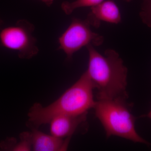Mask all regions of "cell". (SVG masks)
<instances>
[{"mask_svg": "<svg viewBox=\"0 0 151 151\" xmlns=\"http://www.w3.org/2000/svg\"><path fill=\"white\" fill-rule=\"evenodd\" d=\"M40 1L43 2L47 6L49 7L52 4H53L54 0H40Z\"/></svg>", "mask_w": 151, "mask_h": 151, "instance_id": "12", "label": "cell"}, {"mask_svg": "<svg viewBox=\"0 0 151 151\" xmlns=\"http://www.w3.org/2000/svg\"><path fill=\"white\" fill-rule=\"evenodd\" d=\"M94 87L86 71L80 78L50 105L36 103L28 113L29 122L35 128L49 124L52 119L61 115L78 116L88 113L96 103Z\"/></svg>", "mask_w": 151, "mask_h": 151, "instance_id": "2", "label": "cell"}, {"mask_svg": "<svg viewBox=\"0 0 151 151\" xmlns=\"http://www.w3.org/2000/svg\"><path fill=\"white\" fill-rule=\"evenodd\" d=\"M105 0H76L73 2L64 1L61 4L62 10L66 14L70 15L76 9L97 5Z\"/></svg>", "mask_w": 151, "mask_h": 151, "instance_id": "9", "label": "cell"}, {"mask_svg": "<svg viewBox=\"0 0 151 151\" xmlns=\"http://www.w3.org/2000/svg\"><path fill=\"white\" fill-rule=\"evenodd\" d=\"M32 149L35 151H61L67 150L70 138L62 139L47 134L34 127L31 132Z\"/></svg>", "mask_w": 151, "mask_h": 151, "instance_id": "8", "label": "cell"}, {"mask_svg": "<svg viewBox=\"0 0 151 151\" xmlns=\"http://www.w3.org/2000/svg\"><path fill=\"white\" fill-rule=\"evenodd\" d=\"M2 23V20L1 19H0V24H1Z\"/></svg>", "mask_w": 151, "mask_h": 151, "instance_id": "15", "label": "cell"}, {"mask_svg": "<svg viewBox=\"0 0 151 151\" xmlns=\"http://www.w3.org/2000/svg\"><path fill=\"white\" fill-rule=\"evenodd\" d=\"M34 25L26 20H19L15 25L5 28L0 32V41L6 48L17 51L19 58L30 59L39 52L37 40L33 36Z\"/></svg>", "mask_w": 151, "mask_h": 151, "instance_id": "4", "label": "cell"}, {"mask_svg": "<svg viewBox=\"0 0 151 151\" xmlns=\"http://www.w3.org/2000/svg\"><path fill=\"white\" fill-rule=\"evenodd\" d=\"M124 99L96 100L95 115L104 128L106 136H116L147 145L151 144L138 134L135 128L136 118L131 111V105Z\"/></svg>", "mask_w": 151, "mask_h": 151, "instance_id": "3", "label": "cell"}, {"mask_svg": "<svg viewBox=\"0 0 151 151\" xmlns=\"http://www.w3.org/2000/svg\"><path fill=\"white\" fill-rule=\"evenodd\" d=\"M89 63L86 72L97 90V100H127L128 69L119 53L112 49L100 54L92 45L86 46Z\"/></svg>", "mask_w": 151, "mask_h": 151, "instance_id": "1", "label": "cell"}, {"mask_svg": "<svg viewBox=\"0 0 151 151\" xmlns=\"http://www.w3.org/2000/svg\"><path fill=\"white\" fill-rule=\"evenodd\" d=\"M124 1H126L127 2H130L131 1H132V0H124Z\"/></svg>", "mask_w": 151, "mask_h": 151, "instance_id": "14", "label": "cell"}, {"mask_svg": "<svg viewBox=\"0 0 151 151\" xmlns=\"http://www.w3.org/2000/svg\"><path fill=\"white\" fill-rule=\"evenodd\" d=\"M141 117H147V118L151 119V110L147 114L144 115V116H141Z\"/></svg>", "mask_w": 151, "mask_h": 151, "instance_id": "13", "label": "cell"}, {"mask_svg": "<svg viewBox=\"0 0 151 151\" xmlns=\"http://www.w3.org/2000/svg\"><path fill=\"white\" fill-rule=\"evenodd\" d=\"M87 113L78 115H61L52 119L50 134L60 139L70 138L77 129L86 122Z\"/></svg>", "mask_w": 151, "mask_h": 151, "instance_id": "6", "label": "cell"}, {"mask_svg": "<svg viewBox=\"0 0 151 151\" xmlns=\"http://www.w3.org/2000/svg\"><path fill=\"white\" fill-rule=\"evenodd\" d=\"M90 26L86 19H73L67 29L60 37L59 49L64 52L68 59L83 47L89 45L99 46L103 43V37L93 32Z\"/></svg>", "mask_w": 151, "mask_h": 151, "instance_id": "5", "label": "cell"}, {"mask_svg": "<svg viewBox=\"0 0 151 151\" xmlns=\"http://www.w3.org/2000/svg\"><path fill=\"white\" fill-rule=\"evenodd\" d=\"M140 16L143 22L151 28V0H144Z\"/></svg>", "mask_w": 151, "mask_h": 151, "instance_id": "11", "label": "cell"}, {"mask_svg": "<svg viewBox=\"0 0 151 151\" xmlns=\"http://www.w3.org/2000/svg\"><path fill=\"white\" fill-rule=\"evenodd\" d=\"M20 141L16 144L14 143L11 145L12 151H30L32 149L31 132H24L20 135Z\"/></svg>", "mask_w": 151, "mask_h": 151, "instance_id": "10", "label": "cell"}, {"mask_svg": "<svg viewBox=\"0 0 151 151\" xmlns=\"http://www.w3.org/2000/svg\"><path fill=\"white\" fill-rule=\"evenodd\" d=\"M91 10L86 19L92 26L99 27L100 22L118 24L122 20L119 7L113 1H104L92 7Z\"/></svg>", "mask_w": 151, "mask_h": 151, "instance_id": "7", "label": "cell"}]
</instances>
